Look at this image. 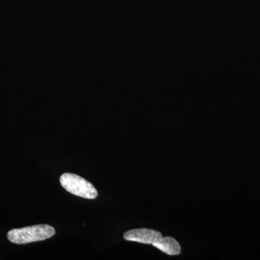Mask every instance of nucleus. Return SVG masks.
I'll list each match as a JSON object with an SVG mask.
<instances>
[{"label": "nucleus", "mask_w": 260, "mask_h": 260, "mask_svg": "<svg viewBox=\"0 0 260 260\" xmlns=\"http://www.w3.org/2000/svg\"><path fill=\"white\" fill-rule=\"evenodd\" d=\"M124 239L130 242L153 244L161 239L162 234L157 231L148 229H133L128 231L124 234Z\"/></svg>", "instance_id": "7ed1b4c3"}, {"label": "nucleus", "mask_w": 260, "mask_h": 260, "mask_svg": "<svg viewBox=\"0 0 260 260\" xmlns=\"http://www.w3.org/2000/svg\"><path fill=\"white\" fill-rule=\"evenodd\" d=\"M54 234L55 229L44 224L13 229L8 232V238L10 242L14 244H25L50 239Z\"/></svg>", "instance_id": "f257e3e1"}, {"label": "nucleus", "mask_w": 260, "mask_h": 260, "mask_svg": "<svg viewBox=\"0 0 260 260\" xmlns=\"http://www.w3.org/2000/svg\"><path fill=\"white\" fill-rule=\"evenodd\" d=\"M59 181L65 190L71 194L85 199L92 200L97 198L98 191L93 184L80 176L65 173L61 176Z\"/></svg>", "instance_id": "f03ea898"}, {"label": "nucleus", "mask_w": 260, "mask_h": 260, "mask_svg": "<svg viewBox=\"0 0 260 260\" xmlns=\"http://www.w3.org/2000/svg\"><path fill=\"white\" fill-rule=\"evenodd\" d=\"M153 246L169 255H178L181 253V246L172 237H164L154 243Z\"/></svg>", "instance_id": "20e7f679"}]
</instances>
